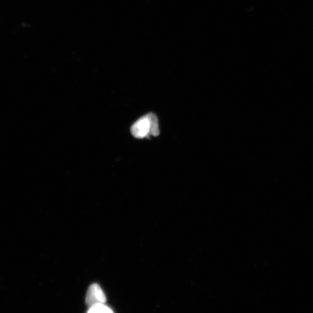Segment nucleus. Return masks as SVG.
I'll list each match as a JSON object with an SVG mask.
<instances>
[{
  "instance_id": "2",
  "label": "nucleus",
  "mask_w": 313,
  "mask_h": 313,
  "mask_svg": "<svg viewBox=\"0 0 313 313\" xmlns=\"http://www.w3.org/2000/svg\"><path fill=\"white\" fill-rule=\"evenodd\" d=\"M107 297L98 284H93L89 287L86 295V303L91 307L96 304H105Z\"/></svg>"
},
{
  "instance_id": "3",
  "label": "nucleus",
  "mask_w": 313,
  "mask_h": 313,
  "mask_svg": "<svg viewBox=\"0 0 313 313\" xmlns=\"http://www.w3.org/2000/svg\"><path fill=\"white\" fill-rule=\"evenodd\" d=\"M87 313H114V312L105 304H96L90 307Z\"/></svg>"
},
{
  "instance_id": "1",
  "label": "nucleus",
  "mask_w": 313,
  "mask_h": 313,
  "mask_svg": "<svg viewBox=\"0 0 313 313\" xmlns=\"http://www.w3.org/2000/svg\"><path fill=\"white\" fill-rule=\"evenodd\" d=\"M131 132L133 136L137 139L158 136L160 134L158 117L151 113L141 117L132 125Z\"/></svg>"
}]
</instances>
